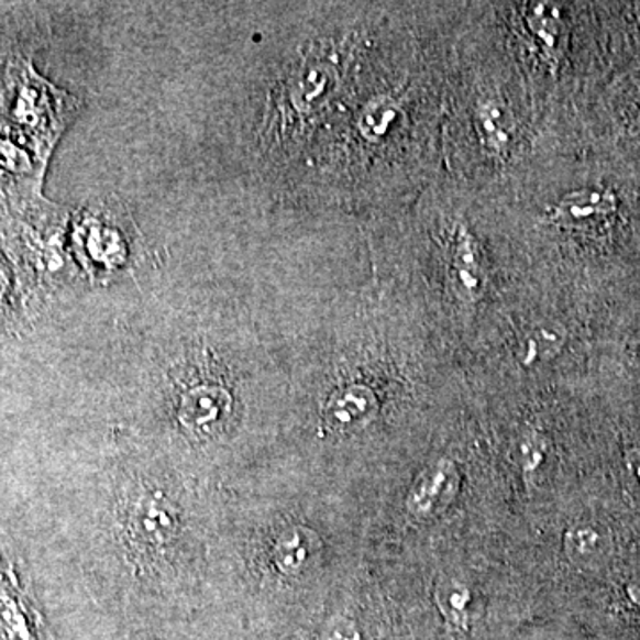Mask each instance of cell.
I'll use <instances>...</instances> for the list:
<instances>
[{
  "label": "cell",
  "mask_w": 640,
  "mask_h": 640,
  "mask_svg": "<svg viewBox=\"0 0 640 640\" xmlns=\"http://www.w3.org/2000/svg\"><path fill=\"white\" fill-rule=\"evenodd\" d=\"M529 25L533 34H538L539 40H543L544 47L558 48L562 25L555 11H548L544 5H538L530 13Z\"/></svg>",
  "instance_id": "obj_12"
},
{
  "label": "cell",
  "mask_w": 640,
  "mask_h": 640,
  "mask_svg": "<svg viewBox=\"0 0 640 640\" xmlns=\"http://www.w3.org/2000/svg\"><path fill=\"white\" fill-rule=\"evenodd\" d=\"M140 507L137 525H140L144 538L152 541V543L166 541L167 533L172 532L173 529L172 516L167 515V510L157 506L154 500Z\"/></svg>",
  "instance_id": "obj_11"
},
{
  "label": "cell",
  "mask_w": 640,
  "mask_h": 640,
  "mask_svg": "<svg viewBox=\"0 0 640 640\" xmlns=\"http://www.w3.org/2000/svg\"><path fill=\"white\" fill-rule=\"evenodd\" d=\"M628 596H630L633 604L640 605V582H636V584H631L628 587Z\"/></svg>",
  "instance_id": "obj_17"
},
{
  "label": "cell",
  "mask_w": 640,
  "mask_h": 640,
  "mask_svg": "<svg viewBox=\"0 0 640 640\" xmlns=\"http://www.w3.org/2000/svg\"><path fill=\"white\" fill-rule=\"evenodd\" d=\"M523 466L525 474H532L539 468V464L543 461L544 441L539 434H529L523 440Z\"/></svg>",
  "instance_id": "obj_15"
},
{
  "label": "cell",
  "mask_w": 640,
  "mask_h": 640,
  "mask_svg": "<svg viewBox=\"0 0 640 640\" xmlns=\"http://www.w3.org/2000/svg\"><path fill=\"white\" fill-rule=\"evenodd\" d=\"M230 397L219 386H198L181 399L180 420L187 427H203L218 422L227 413Z\"/></svg>",
  "instance_id": "obj_4"
},
{
  "label": "cell",
  "mask_w": 640,
  "mask_h": 640,
  "mask_svg": "<svg viewBox=\"0 0 640 640\" xmlns=\"http://www.w3.org/2000/svg\"><path fill=\"white\" fill-rule=\"evenodd\" d=\"M454 267L463 287L468 288V290H477L478 285H481V265H478L474 242L464 228H461L457 242H455Z\"/></svg>",
  "instance_id": "obj_10"
},
{
  "label": "cell",
  "mask_w": 640,
  "mask_h": 640,
  "mask_svg": "<svg viewBox=\"0 0 640 640\" xmlns=\"http://www.w3.org/2000/svg\"><path fill=\"white\" fill-rule=\"evenodd\" d=\"M322 640H363L362 633L357 630L351 619L345 617H333L328 625H325Z\"/></svg>",
  "instance_id": "obj_14"
},
{
  "label": "cell",
  "mask_w": 640,
  "mask_h": 640,
  "mask_svg": "<svg viewBox=\"0 0 640 640\" xmlns=\"http://www.w3.org/2000/svg\"><path fill=\"white\" fill-rule=\"evenodd\" d=\"M377 399L367 386L353 385L334 391L324 408V422L334 432H356L374 420Z\"/></svg>",
  "instance_id": "obj_2"
},
{
  "label": "cell",
  "mask_w": 640,
  "mask_h": 640,
  "mask_svg": "<svg viewBox=\"0 0 640 640\" xmlns=\"http://www.w3.org/2000/svg\"><path fill=\"white\" fill-rule=\"evenodd\" d=\"M604 538L591 527H575L566 533V553L576 564H589L598 561L604 553Z\"/></svg>",
  "instance_id": "obj_9"
},
{
  "label": "cell",
  "mask_w": 640,
  "mask_h": 640,
  "mask_svg": "<svg viewBox=\"0 0 640 640\" xmlns=\"http://www.w3.org/2000/svg\"><path fill=\"white\" fill-rule=\"evenodd\" d=\"M617 209L613 190L582 189L564 196L555 209V218L573 227H589L610 218Z\"/></svg>",
  "instance_id": "obj_3"
},
{
  "label": "cell",
  "mask_w": 640,
  "mask_h": 640,
  "mask_svg": "<svg viewBox=\"0 0 640 640\" xmlns=\"http://www.w3.org/2000/svg\"><path fill=\"white\" fill-rule=\"evenodd\" d=\"M399 117V107L388 97L376 98L372 100L357 120V126L367 140H380L383 135L388 134L395 120Z\"/></svg>",
  "instance_id": "obj_8"
},
{
  "label": "cell",
  "mask_w": 640,
  "mask_h": 640,
  "mask_svg": "<svg viewBox=\"0 0 640 640\" xmlns=\"http://www.w3.org/2000/svg\"><path fill=\"white\" fill-rule=\"evenodd\" d=\"M457 481H460V475L452 461L440 460L431 464L418 475L409 492L408 500H406L409 512L417 518L437 515L455 497Z\"/></svg>",
  "instance_id": "obj_1"
},
{
  "label": "cell",
  "mask_w": 640,
  "mask_h": 640,
  "mask_svg": "<svg viewBox=\"0 0 640 640\" xmlns=\"http://www.w3.org/2000/svg\"><path fill=\"white\" fill-rule=\"evenodd\" d=\"M481 125H483L489 140L497 144L506 143L507 134L504 126V117H501L500 107L486 103L481 109Z\"/></svg>",
  "instance_id": "obj_13"
},
{
  "label": "cell",
  "mask_w": 640,
  "mask_h": 640,
  "mask_svg": "<svg viewBox=\"0 0 640 640\" xmlns=\"http://www.w3.org/2000/svg\"><path fill=\"white\" fill-rule=\"evenodd\" d=\"M317 548L316 533L294 527L279 536L274 559L284 573L297 575L313 561Z\"/></svg>",
  "instance_id": "obj_5"
},
{
  "label": "cell",
  "mask_w": 640,
  "mask_h": 640,
  "mask_svg": "<svg viewBox=\"0 0 640 640\" xmlns=\"http://www.w3.org/2000/svg\"><path fill=\"white\" fill-rule=\"evenodd\" d=\"M331 82H333V71L330 66L322 63L308 66L294 84L293 100L297 109L301 111L313 109L330 91Z\"/></svg>",
  "instance_id": "obj_6"
},
{
  "label": "cell",
  "mask_w": 640,
  "mask_h": 640,
  "mask_svg": "<svg viewBox=\"0 0 640 640\" xmlns=\"http://www.w3.org/2000/svg\"><path fill=\"white\" fill-rule=\"evenodd\" d=\"M470 602H472V594L468 587L455 581L440 582L437 589V604L440 607V613L443 614L446 621L451 622L452 627L460 628V630H468L470 625Z\"/></svg>",
  "instance_id": "obj_7"
},
{
  "label": "cell",
  "mask_w": 640,
  "mask_h": 640,
  "mask_svg": "<svg viewBox=\"0 0 640 640\" xmlns=\"http://www.w3.org/2000/svg\"><path fill=\"white\" fill-rule=\"evenodd\" d=\"M640 354V353H639Z\"/></svg>",
  "instance_id": "obj_18"
},
{
  "label": "cell",
  "mask_w": 640,
  "mask_h": 640,
  "mask_svg": "<svg viewBox=\"0 0 640 640\" xmlns=\"http://www.w3.org/2000/svg\"><path fill=\"white\" fill-rule=\"evenodd\" d=\"M628 461H630V466L633 472H636L637 477L640 481V451H633L628 455Z\"/></svg>",
  "instance_id": "obj_16"
}]
</instances>
